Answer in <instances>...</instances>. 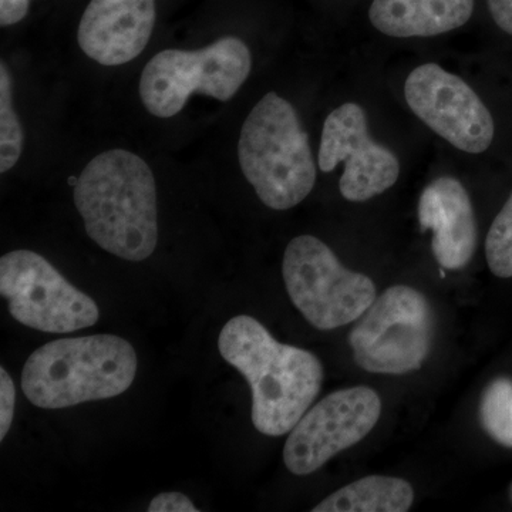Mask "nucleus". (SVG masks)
<instances>
[{"label":"nucleus","mask_w":512,"mask_h":512,"mask_svg":"<svg viewBox=\"0 0 512 512\" xmlns=\"http://www.w3.org/2000/svg\"><path fill=\"white\" fill-rule=\"evenodd\" d=\"M222 359L247 379L252 390V423L259 433L281 437L315 402L323 366L309 350L284 345L248 315L225 323L218 339Z\"/></svg>","instance_id":"obj_1"},{"label":"nucleus","mask_w":512,"mask_h":512,"mask_svg":"<svg viewBox=\"0 0 512 512\" xmlns=\"http://www.w3.org/2000/svg\"><path fill=\"white\" fill-rule=\"evenodd\" d=\"M73 198L86 234L104 251L131 262L156 251V180L137 154L109 150L94 157L77 177Z\"/></svg>","instance_id":"obj_2"},{"label":"nucleus","mask_w":512,"mask_h":512,"mask_svg":"<svg viewBox=\"0 0 512 512\" xmlns=\"http://www.w3.org/2000/svg\"><path fill=\"white\" fill-rule=\"evenodd\" d=\"M137 365L136 350L120 336L57 339L26 360L22 390L40 409H66L120 396L136 379Z\"/></svg>","instance_id":"obj_3"},{"label":"nucleus","mask_w":512,"mask_h":512,"mask_svg":"<svg viewBox=\"0 0 512 512\" xmlns=\"http://www.w3.org/2000/svg\"><path fill=\"white\" fill-rule=\"evenodd\" d=\"M238 160L259 200L272 210H291L315 187L308 134L292 104L274 92L265 94L245 120Z\"/></svg>","instance_id":"obj_4"},{"label":"nucleus","mask_w":512,"mask_h":512,"mask_svg":"<svg viewBox=\"0 0 512 512\" xmlns=\"http://www.w3.org/2000/svg\"><path fill=\"white\" fill-rule=\"evenodd\" d=\"M248 46L234 36L222 37L201 50L168 49L144 67L140 97L148 113L170 119L184 109L192 93L231 100L251 73Z\"/></svg>","instance_id":"obj_5"},{"label":"nucleus","mask_w":512,"mask_h":512,"mask_svg":"<svg viewBox=\"0 0 512 512\" xmlns=\"http://www.w3.org/2000/svg\"><path fill=\"white\" fill-rule=\"evenodd\" d=\"M282 275L293 305L319 330L356 322L376 301L372 279L346 269L332 249L312 235L289 242Z\"/></svg>","instance_id":"obj_6"},{"label":"nucleus","mask_w":512,"mask_h":512,"mask_svg":"<svg viewBox=\"0 0 512 512\" xmlns=\"http://www.w3.org/2000/svg\"><path fill=\"white\" fill-rule=\"evenodd\" d=\"M349 335L357 366L377 375L420 369L430 353L433 315L423 293L392 286L370 305Z\"/></svg>","instance_id":"obj_7"},{"label":"nucleus","mask_w":512,"mask_h":512,"mask_svg":"<svg viewBox=\"0 0 512 512\" xmlns=\"http://www.w3.org/2000/svg\"><path fill=\"white\" fill-rule=\"evenodd\" d=\"M0 293L13 318L40 332L73 333L99 322L96 301L28 249L0 258Z\"/></svg>","instance_id":"obj_8"},{"label":"nucleus","mask_w":512,"mask_h":512,"mask_svg":"<svg viewBox=\"0 0 512 512\" xmlns=\"http://www.w3.org/2000/svg\"><path fill=\"white\" fill-rule=\"evenodd\" d=\"M382 414L375 390L357 386L330 393L308 410L291 430L284 463L295 476H309L365 439Z\"/></svg>","instance_id":"obj_9"},{"label":"nucleus","mask_w":512,"mask_h":512,"mask_svg":"<svg viewBox=\"0 0 512 512\" xmlns=\"http://www.w3.org/2000/svg\"><path fill=\"white\" fill-rule=\"evenodd\" d=\"M404 97L413 113L458 150L490 148L495 126L490 110L463 79L436 63L421 64L407 77Z\"/></svg>","instance_id":"obj_10"},{"label":"nucleus","mask_w":512,"mask_h":512,"mask_svg":"<svg viewBox=\"0 0 512 512\" xmlns=\"http://www.w3.org/2000/svg\"><path fill=\"white\" fill-rule=\"evenodd\" d=\"M345 164L340 194L350 202H365L392 188L400 174L397 157L369 136L365 110L346 103L333 110L323 124L318 164L332 173Z\"/></svg>","instance_id":"obj_11"},{"label":"nucleus","mask_w":512,"mask_h":512,"mask_svg":"<svg viewBox=\"0 0 512 512\" xmlns=\"http://www.w3.org/2000/svg\"><path fill=\"white\" fill-rule=\"evenodd\" d=\"M156 25V0H90L77 43L94 62L120 66L146 49Z\"/></svg>","instance_id":"obj_12"},{"label":"nucleus","mask_w":512,"mask_h":512,"mask_svg":"<svg viewBox=\"0 0 512 512\" xmlns=\"http://www.w3.org/2000/svg\"><path fill=\"white\" fill-rule=\"evenodd\" d=\"M423 231H433V254L441 268L458 271L473 258L477 225L473 204L464 185L453 177H440L424 188L419 201Z\"/></svg>","instance_id":"obj_13"},{"label":"nucleus","mask_w":512,"mask_h":512,"mask_svg":"<svg viewBox=\"0 0 512 512\" xmlns=\"http://www.w3.org/2000/svg\"><path fill=\"white\" fill-rule=\"evenodd\" d=\"M474 0H373L369 18L383 35L431 37L466 25Z\"/></svg>","instance_id":"obj_14"},{"label":"nucleus","mask_w":512,"mask_h":512,"mask_svg":"<svg viewBox=\"0 0 512 512\" xmlns=\"http://www.w3.org/2000/svg\"><path fill=\"white\" fill-rule=\"evenodd\" d=\"M413 501V487L402 478L369 476L340 488L312 511L406 512Z\"/></svg>","instance_id":"obj_15"},{"label":"nucleus","mask_w":512,"mask_h":512,"mask_svg":"<svg viewBox=\"0 0 512 512\" xmlns=\"http://www.w3.org/2000/svg\"><path fill=\"white\" fill-rule=\"evenodd\" d=\"M485 433L504 447L512 448V380L498 377L488 384L480 403Z\"/></svg>","instance_id":"obj_16"},{"label":"nucleus","mask_w":512,"mask_h":512,"mask_svg":"<svg viewBox=\"0 0 512 512\" xmlns=\"http://www.w3.org/2000/svg\"><path fill=\"white\" fill-rule=\"evenodd\" d=\"M25 134L13 109L12 79L5 63H0V173L12 170L22 156Z\"/></svg>","instance_id":"obj_17"},{"label":"nucleus","mask_w":512,"mask_h":512,"mask_svg":"<svg viewBox=\"0 0 512 512\" xmlns=\"http://www.w3.org/2000/svg\"><path fill=\"white\" fill-rule=\"evenodd\" d=\"M485 256L498 278H512V194L488 231Z\"/></svg>","instance_id":"obj_18"},{"label":"nucleus","mask_w":512,"mask_h":512,"mask_svg":"<svg viewBox=\"0 0 512 512\" xmlns=\"http://www.w3.org/2000/svg\"><path fill=\"white\" fill-rule=\"evenodd\" d=\"M16 389L12 377L5 367H0V441L5 440L6 434L12 427L15 417Z\"/></svg>","instance_id":"obj_19"},{"label":"nucleus","mask_w":512,"mask_h":512,"mask_svg":"<svg viewBox=\"0 0 512 512\" xmlns=\"http://www.w3.org/2000/svg\"><path fill=\"white\" fill-rule=\"evenodd\" d=\"M148 512H198V508L183 493L158 494L147 508Z\"/></svg>","instance_id":"obj_20"},{"label":"nucleus","mask_w":512,"mask_h":512,"mask_svg":"<svg viewBox=\"0 0 512 512\" xmlns=\"http://www.w3.org/2000/svg\"><path fill=\"white\" fill-rule=\"evenodd\" d=\"M30 0H0V25L12 26L26 18Z\"/></svg>","instance_id":"obj_21"},{"label":"nucleus","mask_w":512,"mask_h":512,"mask_svg":"<svg viewBox=\"0 0 512 512\" xmlns=\"http://www.w3.org/2000/svg\"><path fill=\"white\" fill-rule=\"evenodd\" d=\"M488 8L498 28L512 36V0H488Z\"/></svg>","instance_id":"obj_22"},{"label":"nucleus","mask_w":512,"mask_h":512,"mask_svg":"<svg viewBox=\"0 0 512 512\" xmlns=\"http://www.w3.org/2000/svg\"><path fill=\"white\" fill-rule=\"evenodd\" d=\"M510 498H511V501H512V484H511V487H510Z\"/></svg>","instance_id":"obj_23"}]
</instances>
